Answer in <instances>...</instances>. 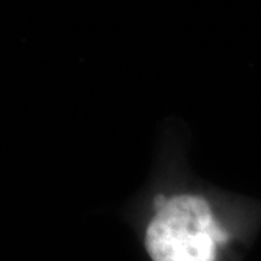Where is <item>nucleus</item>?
<instances>
[{
	"label": "nucleus",
	"instance_id": "nucleus-1",
	"mask_svg": "<svg viewBox=\"0 0 261 261\" xmlns=\"http://www.w3.org/2000/svg\"><path fill=\"white\" fill-rule=\"evenodd\" d=\"M145 245L152 261H215L216 245L226 240L203 199L196 196L159 197Z\"/></svg>",
	"mask_w": 261,
	"mask_h": 261
}]
</instances>
